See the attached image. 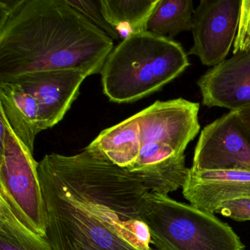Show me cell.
I'll list each match as a JSON object with an SVG mask.
<instances>
[{
	"mask_svg": "<svg viewBox=\"0 0 250 250\" xmlns=\"http://www.w3.org/2000/svg\"><path fill=\"white\" fill-rule=\"evenodd\" d=\"M190 63L182 46L148 32L132 35L112 49L102 68V87L115 103H129L160 90Z\"/></svg>",
	"mask_w": 250,
	"mask_h": 250,
	"instance_id": "277c9868",
	"label": "cell"
},
{
	"mask_svg": "<svg viewBox=\"0 0 250 250\" xmlns=\"http://www.w3.org/2000/svg\"><path fill=\"white\" fill-rule=\"evenodd\" d=\"M241 5V0H201L194 11L188 54L206 66L225 61L238 31Z\"/></svg>",
	"mask_w": 250,
	"mask_h": 250,
	"instance_id": "52a82bcc",
	"label": "cell"
},
{
	"mask_svg": "<svg viewBox=\"0 0 250 250\" xmlns=\"http://www.w3.org/2000/svg\"><path fill=\"white\" fill-rule=\"evenodd\" d=\"M53 250H159L143 216L149 190L131 172L86 147L39 163Z\"/></svg>",
	"mask_w": 250,
	"mask_h": 250,
	"instance_id": "6da1fadb",
	"label": "cell"
},
{
	"mask_svg": "<svg viewBox=\"0 0 250 250\" xmlns=\"http://www.w3.org/2000/svg\"><path fill=\"white\" fill-rule=\"evenodd\" d=\"M243 127L250 135V106L235 111Z\"/></svg>",
	"mask_w": 250,
	"mask_h": 250,
	"instance_id": "ffe728a7",
	"label": "cell"
},
{
	"mask_svg": "<svg viewBox=\"0 0 250 250\" xmlns=\"http://www.w3.org/2000/svg\"><path fill=\"white\" fill-rule=\"evenodd\" d=\"M67 2L77 11L83 14L89 21H91L96 27L103 30L112 39L118 40L120 39L118 33L106 22L101 11L100 0L99 1H71Z\"/></svg>",
	"mask_w": 250,
	"mask_h": 250,
	"instance_id": "e0dca14e",
	"label": "cell"
},
{
	"mask_svg": "<svg viewBox=\"0 0 250 250\" xmlns=\"http://www.w3.org/2000/svg\"><path fill=\"white\" fill-rule=\"evenodd\" d=\"M200 104L186 99L157 102L137 114L138 159L128 172L150 191L168 195L182 188L188 168L186 149L198 134Z\"/></svg>",
	"mask_w": 250,
	"mask_h": 250,
	"instance_id": "3957f363",
	"label": "cell"
},
{
	"mask_svg": "<svg viewBox=\"0 0 250 250\" xmlns=\"http://www.w3.org/2000/svg\"><path fill=\"white\" fill-rule=\"evenodd\" d=\"M87 77L78 70H51L29 73L8 82L17 83L36 99L43 131L55 126L64 118Z\"/></svg>",
	"mask_w": 250,
	"mask_h": 250,
	"instance_id": "9c48e42d",
	"label": "cell"
},
{
	"mask_svg": "<svg viewBox=\"0 0 250 250\" xmlns=\"http://www.w3.org/2000/svg\"><path fill=\"white\" fill-rule=\"evenodd\" d=\"M197 84L205 106L232 112L250 106V50L210 68Z\"/></svg>",
	"mask_w": 250,
	"mask_h": 250,
	"instance_id": "8fae6325",
	"label": "cell"
},
{
	"mask_svg": "<svg viewBox=\"0 0 250 250\" xmlns=\"http://www.w3.org/2000/svg\"><path fill=\"white\" fill-rule=\"evenodd\" d=\"M143 216L159 250H244L228 223L166 194L149 191Z\"/></svg>",
	"mask_w": 250,
	"mask_h": 250,
	"instance_id": "5b68a950",
	"label": "cell"
},
{
	"mask_svg": "<svg viewBox=\"0 0 250 250\" xmlns=\"http://www.w3.org/2000/svg\"><path fill=\"white\" fill-rule=\"evenodd\" d=\"M250 50V0H241L238 31L233 43V55Z\"/></svg>",
	"mask_w": 250,
	"mask_h": 250,
	"instance_id": "ac0fdd59",
	"label": "cell"
},
{
	"mask_svg": "<svg viewBox=\"0 0 250 250\" xmlns=\"http://www.w3.org/2000/svg\"><path fill=\"white\" fill-rule=\"evenodd\" d=\"M159 0H100L106 22L124 40L146 31V25Z\"/></svg>",
	"mask_w": 250,
	"mask_h": 250,
	"instance_id": "5bb4252c",
	"label": "cell"
},
{
	"mask_svg": "<svg viewBox=\"0 0 250 250\" xmlns=\"http://www.w3.org/2000/svg\"><path fill=\"white\" fill-rule=\"evenodd\" d=\"M0 110L16 135L33 153L36 136L43 131L36 99L14 82L1 83Z\"/></svg>",
	"mask_w": 250,
	"mask_h": 250,
	"instance_id": "7c38bea8",
	"label": "cell"
},
{
	"mask_svg": "<svg viewBox=\"0 0 250 250\" xmlns=\"http://www.w3.org/2000/svg\"><path fill=\"white\" fill-rule=\"evenodd\" d=\"M182 190L190 205L214 215L228 202L250 198V171L188 168Z\"/></svg>",
	"mask_w": 250,
	"mask_h": 250,
	"instance_id": "30bf717a",
	"label": "cell"
},
{
	"mask_svg": "<svg viewBox=\"0 0 250 250\" xmlns=\"http://www.w3.org/2000/svg\"><path fill=\"white\" fill-rule=\"evenodd\" d=\"M216 213L235 221H250V198L228 202L219 208Z\"/></svg>",
	"mask_w": 250,
	"mask_h": 250,
	"instance_id": "d6986e66",
	"label": "cell"
},
{
	"mask_svg": "<svg viewBox=\"0 0 250 250\" xmlns=\"http://www.w3.org/2000/svg\"><path fill=\"white\" fill-rule=\"evenodd\" d=\"M191 168L250 171V135L235 112L229 111L203 128Z\"/></svg>",
	"mask_w": 250,
	"mask_h": 250,
	"instance_id": "ba28073f",
	"label": "cell"
},
{
	"mask_svg": "<svg viewBox=\"0 0 250 250\" xmlns=\"http://www.w3.org/2000/svg\"><path fill=\"white\" fill-rule=\"evenodd\" d=\"M0 122V197L6 200L27 228L47 238V216L39 163L28 147L16 135L2 112Z\"/></svg>",
	"mask_w": 250,
	"mask_h": 250,
	"instance_id": "8992f818",
	"label": "cell"
},
{
	"mask_svg": "<svg viewBox=\"0 0 250 250\" xmlns=\"http://www.w3.org/2000/svg\"><path fill=\"white\" fill-rule=\"evenodd\" d=\"M194 9L192 0H159L146 25V31L172 40L192 30Z\"/></svg>",
	"mask_w": 250,
	"mask_h": 250,
	"instance_id": "9a60e30c",
	"label": "cell"
},
{
	"mask_svg": "<svg viewBox=\"0 0 250 250\" xmlns=\"http://www.w3.org/2000/svg\"><path fill=\"white\" fill-rule=\"evenodd\" d=\"M0 250H53L47 238L27 228L0 197Z\"/></svg>",
	"mask_w": 250,
	"mask_h": 250,
	"instance_id": "2e32d148",
	"label": "cell"
},
{
	"mask_svg": "<svg viewBox=\"0 0 250 250\" xmlns=\"http://www.w3.org/2000/svg\"><path fill=\"white\" fill-rule=\"evenodd\" d=\"M87 147L100 152L120 167L131 170L138 159L140 150L137 114L104 130Z\"/></svg>",
	"mask_w": 250,
	"mask_h": 250,
	"instance_id": "4fadbf2b",
	"label": "cell"
},
{
	"mask_svg": "<svg viewBox=\"0 0 250 250\" xmlns=\"http://www.w3.org/2000/svg\"><path fill=\"white\" fill-rule=\"evenodd\" d=\"M112 38L66 0H21L0 24V83L36 71L101 74Z\"/></svg>",
	"mask_w": 250,
	"mask_h": 250,
	"instance_id": "7a4b0ae2",
	"label": "cell"
}]
</instances>
